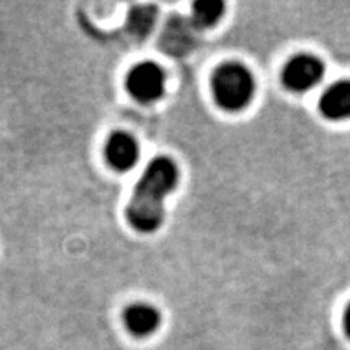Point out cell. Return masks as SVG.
I'll list each match as a JSON object with an SVG mask.
<instances>
[{
	"label": "cell",
	"mask_w": 350,
	"mask_h": 350,
	"mask_svg": "<svg viewBox=\"0 0 350 350\" xmlns=\"http://www.w3.org/2000/svg\"><path fill=\"white\" fill-rule=\"evenodd\" d=\"M344 326H345V331H347V334H349V338H350V306L347 308V312H345Z\"/></svg>",
	"instance_id": "obj_9"
},
{
	"label": "cell",
	"mask_w": 350,
	"mask_h": 350,
	"mask_svg": "<svg viewBox=\"0 0 350 350\" xmlns=\"http://www.w3.org/2000/svg\"><path fill=\"white\" fill-rule=\"evenodd\" d=\"M213 94L219 107L229 112L242 111L255 96V77L245 65L222 64L213 75Z\"/></svg>",
	"instance_id": "obj_2"
},
{
	"label": "cell",
	"mask_w": 350,
	"mask_h": 350,
	"mask_svg": "<svg viewBox=\"0 0 350 350\" xmlns=\"http://www.w3.org/2000/svg\"><path fill=\"white\" fill-rule=\"evenodd\" d=\"M124 323L131 334L144 338L157 331L161 325V313L152 305L133 304L125 308Z\"/></svg>",
	"instance_id": "obj_6"
},
{
	"label": "cell",
	"mask_w": 350,
	"mask_h": 350,
	"mask_svg": "<svg viewBox=\"0 0 350 350\" xmlns=\"http://www.w3.org/2000/svg\"><path fill=\"white\" fill-rule=\"evenodd\" d=\"M224 15V3L219 0H201L193 5V20L201 28H211Z\"/></svg>",
	"instance_id": "obj_8"
},
{
	"label": "cell",
	"mask_w": 350,
	"mask_h": 350,
	"mask_svg": "<svg viewBox=\"0 0 350 350\" xmlns=\"http://www.w3.org/2000/svg\"><path fill=\"white\" fill-rule=\"evenodd\" d=\"M325 75V64L314 55L300 54L291 59L284 67L282 81L288 90L304 93L312 90Z\"/></svg>",
	"instance_id": "obj_4"
},
{
	"label": "cell",
	"mask_w": 350,
	"mask_h": 350,
	"mask_svg": "<svg viewBox=\"0 0 350 350\" xmlns=\"http://www.w3.org/2000/svg\"><path fill=\"white\" fill-rule=\"evenodd\" d=\"M319 109L329 120L350 119V80H344L329 86L321 96Z\"/></svg>",
	"instance_id": "obj_7"
},
{
	"label": "cell",
	"mask_w": 350,
	"mask_h": 350,
	"mask_svg": "<svg viewBox=\"0 0 350 350\" xmlns=\"http://www.w3.org/2000/svg\"><path fill=\"white\" fill-rule=\"evenodd\" d=\"M107 163L116 170L125 172L137 164L139 157V146L131 135L125 131L113 133L106 144Z\"/></svg>",
	"instance_id": "obj_5"
},
{
	"label": "cell",
	"mask_w": 350,
	"mask_h": 350,
	"mask_svg": "<svg viewBox=\"0 0 350 350\" xmlns=\"http://www.w3.org/2000/svg\"><path fill=\"white\" fill-rule=\"evenodd\" d=\"M178 183V167L170 157H156L139 178L126 208V221L135 230L151 234L164 221V201Z\"/></svg>",
	"instance_id": "obj_1"
},
{
	"label": "cell",
	"mask_w": 350,
	"mask_h": 350,
	"mask_svg": "<svg viewBox=\"0 0 350 350\" xmlns=\"http://www.w3.org/2000/svg\"><path fill=\"white\" fill-rule=\"evenodd\" d=\"M125 85L126 91L139 103H154L164 94L165 73L154 62H142L130 70Z\"/></svg>",
	"instance_id": "obj_3"
}]
</instances>
